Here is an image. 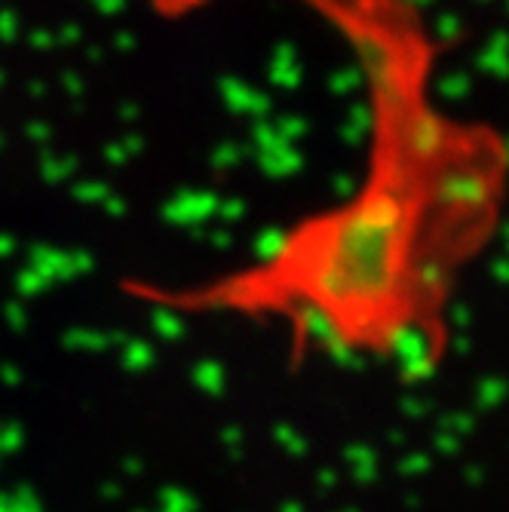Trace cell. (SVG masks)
Instances as JSON below:
<instances>
[{
    "label": "cell",
    "instance_id": "6da1fadb",
    "mask_svg": "<svg viewBox=\"0 0 509 512\" xmlns=\"http://www.w3.org/2000/svg\"><path fill=\"white\" fill-rule=\"evenodd\" d=\"M295 4L335 28L359 65L362 178L240 267L126 292L178 316L283 325L298 347L430 371L451 341L460 279L497 234L506 148L439 99L436 40L411 0Z\"/></svg>",
    "mask_w": 509,
    "mask_h": 512
},
{
    "label": "cell",
    "instance_id": "7a4b0ae2",
    "mask_svg": "<svg viewBox=\"0 0 509 512\" xmlns=\"http://www.w3.org/2000/svg\"><path fill=\"white\" fill-rule=\"evenodd\" d=\"M151 4L166 16H181V13L197 10L200 4H206V0H151Z\"/></svg>",
    "mask_w": 509,
    "mask_h": 512
}]
</instances>
